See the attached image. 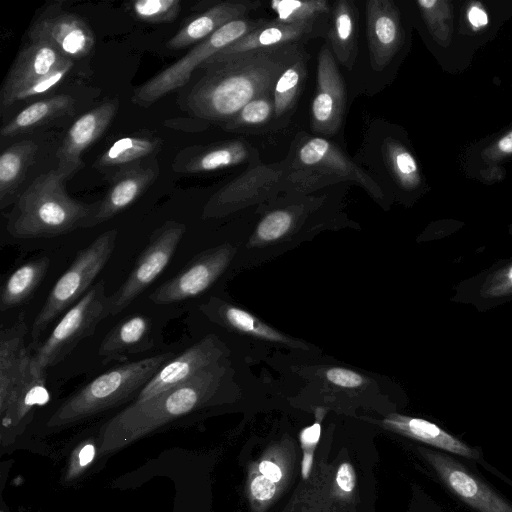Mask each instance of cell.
Listing matches in <instances>:
<instances>
[{"label":"cell","mask_w":512,"mask_h":512,"mask_svg":"<svg viewBox=\"0 0 512 512\" xmlns=\"http://www.w3.org/2000/svg\"><path fill=\"white\" fill-rule=\"evenodd\" d=\"M303 50L302 44H289L209 58L182 107L196 119L228 123L248 102L273 92L280 74Z\"/></svg>","instance_id":"1"},{"label":"cell","mask_w":512,"mask_h":512,"mask_svg":"<svg viewBox=\"0 0 512 512\" xmlns=\"http://www.w3.org/2000/svg\"><path fill=\"white\" fill-rule=\"evenodd\" d=\"M218 377L210 367L190 380L150 399L132 402L99 430L98 455L106 456L161 428L208 406L213 400Z\"/></svg>","instance_id":"2"},{"label":"cell","mask_w":512,"mask_h":512,"mask_svg":"<svg viewBox=\"0 0 512 512\" xmlns=\"http://www.w3.org/2000/svg\"><path fill=\"white\" fill-rule=\"evenodd\" d=\"M66 180L57 168L37 176L9 214L10 235L17 239L50 238L84 228L98 202L85 204L71 198Z\"/></svg>","instance_id":"3"},{"label":"cell","mask_w":512,"mask_h":512,"mask_svg":"<svg viewBox=\"0 0 512 512\" xmlns=\"http://www.w3.org/2000/svg\"><path fill=\"white\" fill-rule=\"evenodd\" d=\"M174 357L164 353L128 362L97 376L71 394L51 415L46 426L60 429L133 401L157 371Z\"/></svg>","instance_id":"4"},{"label":"cell","mask_w":512,"mask_h":512,"mask_svg":"<svg viewBox=\"0 0 512 512\" xmlns=\"http://www.w3.org/2000/svg\"><path fill=\"white\" fill-rule=\"evenodd\" d=\"M307 480H302L282 512H356L361 503L359 474L351 449L338 448L329 459L324 444Z\"/></svg>","instance_id":"5"},{"label":"cell","mask_w":512,"mask_h":512,"mask_svg":"<svg viewBox=\"0 0 512 512\" xmlns=\"http://www.w3.org/2000/svg\"><path fill=\"white\" fill-rule=\"evenodd\" d=\"M116 237L117 230H108L78 251L73 262L51 289L33 322L31 342L28 345L30 350L38 347L39 338L48 326L90 290L93 281L113 254Z\"/></svg>","instance_id":"6"},{"label":"cell","mask_w":512,"mask_h":512,"mask_svg":"<svg viewBox=\"0 0 512 512\" xmlns=\"http://www.w3.org/2000/svg\"><path fill=\"white\" fill-rule=\"evenodd\" d=\"M266 19L241 18L231 21L196 44L181 59L135 89L134 104L149 107L166 94L189 82L193 71L222 49L259 28Z\"/></svg>","instance_id":"7"},{"label":"cell","mask_w":512,"mask_h":512,"mask_svg":"<svg viewBox=\"0 0 512 512\" xmlns=\"http://www.w3.org/2000/svg\"><path fill=\"white\" fill-rule=\"evenodd\" d=\"M105 284L99 281L59 320L47 339L32 353V359L44 370L63 361L98 324L107 318Z\"/></svg>","instance_id":"8"},{"label":"cell","mask_w":512,"mask_h":512,"mask_svg":"<svg viewBox=\"0 0 512 512\" xmlns=\"http://www.w3.org/2000/svg\"><path fill=\"white\" fill-rule=\"evenodd\" d=\"M185 231V224L169 220L152 232L126 280L108 296V317L122 312L155 281L169 264Z\"/></svg>","instance_id":"9"},{"label":"cell","mask_w":512,"mask_h":512,"mask_svg":"<svg viewBox=\"0 0 512 512\" xmlns=\"http://www.w3.org/2000/svg\"><path fill=\"white\" fill-rule=\"evenodd\" d=\"M299 168H302L311 176V181L316 176L330 177L334 181H354L374 198H382L380 186L360 167L353 163L332 142L321 137L308 138L301 144L296 154ZM303 177V178H307ZM293 180L292 183L301 180Z\"/></svg>","instance_id":"10"},{"label":"cell","mask_w":512,"mask_h":512,"mask_svg":"<svg viewBox=\"0 0 512 512\" xmlns=\"http://www.w3.org/2000/svg\"><path fill=\"white\" fill-rule=\"evenodd\" d=\"M31 42H45L72 61L90 54L95 45L89 25L78 15L63 11L57 4L41 13L29 30Z\"/></svg>","instance_id":"11"},{"label":"cell","mask_w":512,"mask_h":512,"mask_svg":"<svg viewBox=\"0 0 512 512\" xmlns=\"http://www.w3.org/2000/svg\"><path fill=\"white\" fill-rule=\"evenodd\" d=\"M418 451L442 482L468 505L479 512H512L510 503L457 460L423 447H418Z\"/></svg>","instance_id":"12"},{"label":"cell","mask_w":512,"mask_h":512,"mask_svg":"<svg viewBox=\"0 0 512 512\" xmlns=\"http://www.w3.org/2000/svg\"><path fill=\"white\" fill-rule=\"evenodd\" d=\"M346 106V91L335 57L328 43L318 54L317 85L311 105V125L314 131L335 134L342 123Z\"/></svg>","instance_id":"13"},{"label":"cell","mask_w":512,"mask_h":512,"mask_svg":"<svg viewBox=\"0 0 512 512\" xmlns=\"http://www.w3.org/2000/svg\"><path fill=\"white\" fill-rule=\"evenodd\" d=\"M450 302L487 312L512 302V256L498 259L454 285Z\"/></svg>","instance_id":"14"},{"label":"cell","mask_w":512,"mask_h":512,"mask_svg":"<svg viewBox=\"0 0 512 512\" xmlns=\"http://www.w3.org/2000/svg\"><path fill=\"white\" fill-rule=\"evenodd\" d=\"M229 251L217 248L194 257L187 265L150 294L159 305L188 300L203 293L226 266Z\"/></svg>","instance_id":"15"},{"label":"cell","mask_w":512,"mask_h":512,"mask_svg":"<svg viewBox=\"0 0 512 512\" xmlns=\"http://www.w3.org/2000/svg\"><path fill=\"white\" fill-rule=\"evenodd\" d=\"M159 172V164L155 158L115 171L111 176L107 194L98 202L94 214L84 228L106 222L130 207L155 182Z\"/></svg>","instance_id":"16"},{"label":"cell","mask_w":512,"mask_h":512,"mask_svg":"<svg viewBox=\"0 0 512 512\" xmlns=\"http://www.w3.org/2000/svg\"><path fill=\"white\" fill-rule=\"evenodd\" d=\"M118 101L110 100L80 116L57 150V169L67 179L83 167L82 154L106 131L114 119Z\"/></svg>","instance_id":"17"},{"label":"cell","mask_w":512,"mask_h":512,"mask_svg":"<svg viewBox=\"0 0 512 512\" xmlns=\"http://www.w3.org/2000/svg\"><path fill=\"white\" fill-rule=\"evenodd\" d=\"M217 350L212 340L204 339L165 363L143 387L133 402L150 399L178 386L214 364Z\"/></svg>","instance_id":"18"},{"label":"cell","mask_w":512,"mask_h":512,"mask_svg":"<svg viewBox=\"0 0 512 512\" xmlns=\"http://www.w3.org/2000/svg\"><path fill=\"white\" fill-rule=\"evenodd\" d=\"M66 58L59 50L45 42H30L17 55L1 88V109L12 105L15 95L28 83L49 73Z\"/></svg>","instance_id":"19"},{"label":"cell","mask_w":512,"mask_h":512,"mask_svg":"<svg viewBox=\"0 0 512 512\" xmlns=\"http://www.w3.org/2000/svg\"><path fill=\"white\" fill-rule=\"evenodd\" d=\"M366 20L371 66L375 71H381L401 43L399 15L390 0H369L366 3Z\"/></svg>","instance_id":"20"},{"label":"cell","mask_w":512,"mask_h":512,"mask_svg":"<svg viewBox=\"0 0 512 512\" xmlns=\"http://www.w3.org/2000/svg\"><path fill=\"white\" fill-rule=\"evenodd\" d=\"M28 327L22 312L18 319L0 332V414L21 382L31 358L26 346Z\"/></svg>","instance_id":"21"},{"label":"cell","mask_w":512,"mask_h":512,"mask_svg":"<svg viewBox=\"0 0 512 512\" xmlns=\"http://www.w3.org/2000/svg\"><path fill=\"white\" fill-rule=\"evenodd\" d=\"M321 32L320 21L287 24L266 20L263 25L238 41L216 53L211 58L225 57L256 49H269L289 44H302Z\"/></svg>","instance_id":"22"},{"label":"cell","mask_w":512,"mask_h":512,"mask_svg":"<svg viewBox=\"0 0 512 512\" xmlns=\"http://www.w3.org/2000/svg\"><path fill=\"white\" fill-rule=\"evenodd\" d=\"M259 5L260 2L249 0L216 3L184 24L168 40L167 47L171 50H179L193 44H198L227 23L246 18V15L258 8Z\"/></svg>","instance_id":"23"},{"label":"cell","mask_w":512,"mask_h":512,"mask_svg":"<svg viewBox=\"0 0 512 512\" xmlns=\"http://www.w3.org/2000/svg\"><path fill=\"white\" fill-rule=\"evenodd\" d=\"M250 150L242 141H223L193 145L182 149L174 158L172 169L180 174L211 172L247 161Z\"/></svg>","instance_id":"24"},{"label":"cell","mask_w":512,"mask_h":512,"mask_svg":"<svg viewBox=\"0 0 512 512\" xmlns=\"http://www.w3.org/2000/svg\"><path fill=\"white\" fill-rule=\"evenodd\" d=\"M47 370L42 369L32 359L25 374L13 392L2 417V434L23 428L31 417L35 407L44 405L49 400L46 388Z\"/></svg>","instance_id":"25"},{"label":"cell","mask_w":512,"mask_h":512,"mask_svg":"<svg viewBox=\"0 0 512 512\" xmlns=\"http://www.w3.org/2000/svg\"><path fill=\"white\" fill-rule=\"evenodd\" d=\"M380 424L391 432L423 442L432 447L470 459L479 457L477 450L469 447L449 432L428 420L391 413L384 417Z\"/></svg>","instance_id":"26"},{"label":"cell","mask_w":512,"mask_h":512,"mask_svg":"<svg viewBox=\"0 0 512 512\" xmlns=\"http://www.w3.org/2000/svg\"><path fill=\"white\" fill-rule=\"evenodd\" d=\"M151 326L142 315H131L115 325L102 340L98 355L103 363H123L132 354L151 349Z\"/></svg>","instance_id":"27"},{"label":"cell","mask_w":512,"mask_h":512,"mask_svg":"<svg viewBox=\"0 0 512 512\" xmlns=\"http://www.w3.org/2000/svg\"><path fill=\"white\" fill-rule=\"evenodd\" d=\"M326 38L335 58L352 69L357 57L358 10L351 0H338L331 7Z\"/></svg>","instance_id":"28"},{"label":"cell","mask_w":512,"mask_h":512,"mask_svg":"<svg viewBox=\"0 0 512 512\" xmlns=\"http://www.w3.org/2000/svg\"><path fill=\"white\" fill-rule=\"evenodd\" d=\"M49 266L50 259L41 256L16 268L1 288L0 310L4 312L27 302L44 279Z\"/></svg>","instance_id":"29"},{"label":"cell","mask_w":512,"mask_h":512,"mask_svg":"<svg viewBox=\"0 0 512 512\" xmlns=\"http://www.w3.org/2000/svg\"><path fill=\"white\" fill-rule=\"evenodd\" d=\"M162 147V139L150 133H136L115 141L97 159L100 169L115 171L152 158Z\"/></svg>","instance_id":"30"},{"label":"cell","mask_w":512,"mask_h":512,"mask_svg":"<svg viewBox=\"0 0 512 512\" xmlns=\"http://www.w3.org/2000/svg\"><path fill=\"white\" fill-rule=\"evenodd\" d=\"M75 101L67 94L52 96L34 102L21 110L2 126V137H13L32 130L51 119L60 117L74 110Z\"/></svg>","instance_id":"31"},{"label":"cell","mask_w":512,"mask_h":512,"mask_svg":"<svg viewBox=\"0 0 512 512\" xmlns=\"http://www.w3.org/2000/svg\"><path fill=\"white\" fill-rule=\"evenodd\" d=\"M38 146L31 140L17 142L0 156V207L4 209L32 164Z\"/></svg>","instance_id":"32"},{"label":"cell","mask_w":512,"mask_h":512,"mask_svg":"<svg viewBox=\"0 0 512 512\" xmlns=\"http://www.w3.org/2000/svg\"><path fill=\"white\" fill-rule=\"evenodd\" d=\"M309 55L303 50L280 74L273 89L274 118L279 119L295 105L307 76Z\"/></svg>","instance_id":"33"},{"label":"cell","mask_w":512,"mask_h":512,"mask_svg":"<svg viewBox=\"0 0 512 512\" xmlns=\"http://www.w3.org/2000/svg\"><path fill=\"white\" fill-rule=\"evenodd\" d=\"M295 458L294 444L275 443L267 447L249 466L284 490L291 482Z\"/></svg>","instance_id":"34"},{"label":"cell","mask_w":512,"mask_h":512,"mask_svg":"<svg viewBox=\"0 0 512 512\" xmlns=\"http://www.w3.org/2000/svg\"><path fill=\"white\" fill-rule=\"evenodd\" d=\"M270 9L274 20L287 24L320 21L331 11L327 0H273Z\"/></svg>","instance_id":"35"},{"label":"cell","mask_w":512,"mask_h":512,"mask_svg":"<svg viewBox=\"0 0 512 512\" xmlns=\"http://www.w3.org/2000/svg\"><path fill=\"white\" fill-rule=\"evenodd\" d=\"M384 155L391 172L403 187L413 188L418 184L416 160L401 144L387 140L384 144Z\"/></svg>","instance_id":"36"},{"label":"cell","mask_w":512,"mask_h":512,"mask_svg":"<svg viewBox=\"0 0 512 512\" xmlns=\"http://www.w3.org/2000/svg\"><path fill=\"white\" fill-rule=\"evenodd\" d=\"M283 489L275 482L248 467L246 495L251 512H266L281 496Z\"/></svg>","instance_id":"37"},{"label":"cell","mask_w":512,"mask_h":512,"mask_svg":"<svg viewBox=\"0 0 512 512\" xmlns=\"http://www.w3.org/2000/svg\"><path fill=\"white\" fill-rule=\"evenodd\" d=\"M216 315L226 324L239 331L251 333L272 341L287 342L282 335L240 308L231 305L217 306Z\"/></svg>","instance_id":"38"},{"label":"cell","mask_w":512,"mask_h":512,"mask_svg":"<svg viewBox=\"0 0 512 512\" xmlns=\"http://www.w3.org/2000/svg\"><path fill=\"white\" fill-rule=\"evenodd\" d=\"M274 116L273 92L260 95L248 102L225 127L229 129L258 126L268 122Z\"/></svg>","instance_id":"39"},{"label":"cell","mask_w":512,"mask_h":512,"mask_svg":"<svg viewBox=\"0 0 512 512\" xmlns=\"http://www.w3.org/2000/svg\"><path fill=\"white\" fill-rule=\"evenodd\" d=\"M129 10L139 20L148 23H168L177 18L180 0H138L129 4Z\"/></svg>","instance_id":"40"},{"label":"cell","mask_w":512,"mask_h":512,"mask_svg":"<svg viewBox=\"0 0 512 512\" xmlns=\"http://www.w3.org/2000/svg\"><path fill=\"white\" fill-rule=\"evenodd\" d=\"M324 414V410L317 409L315 422L305 427L299 435L302 456L300 461V475L303 481L310 477L313 469L316 449H318L321 438V423Z\"/></svg>","instance_id":"41"},{"label":"cell","mask_w":512,"mask_h":512,"mask_svg":"<svg viewBox=\"0 0 512 512\" xmlns=\"http://www.w3.org/2000/svg\"><path fill=\"white\" fill-rule=\"evenodd\" d=\"M72 67L73 61L66 59L49 73L28 83L15 95L12 105L18 101L26 100L50 91L62 81Z\"/></svg>","instance_id":"42"},{"label":"cell","mask_w":512,"mask_h":512,"mask_svg":"<svg viewBox=\"0 0 512 512\" xmlns=\"http://www.w3.org/2000/svg\"><path fill=\"white\" fill-rule=\"evenodd\" d=\"M95 444L97 441L87 439L72 451L64 477L66 481H74L87 471L98 454V447Z\"/></svg>","instance_id":"43"},{"label":"cell","mask_w":512,"mask_h":512,"mask_svg":"<svg viewBox=\"0 0 512 512\" xmlns=\"http://www.w3.org/2000/svg\"><path fill=\"white\" fill-rule=\"evenodd\" d=\"M293 224V216L286 210H276L259 223L256 235L262 241H274L284 236Z\"/></svg>","instance_id":"44"},{"label":"cell","mask_w":512,"mask_h":512,"mask_svg":"<svg viewBox=\"0 0 512 512\" xmlns=\"http://www.w3.org/2000/svg\"><path fill=\"white\" fill-rule=\"evenodd\" d=\"M329 382L344 388H356L363 384L364 379L358 373L345 368H331L326 371Z\"/></svg>","instance_id":"45"},{"label":"cell","mask_w":512,"mask_h":512,"mask_svg":"<svg viewBox=\"0 0 512 512\" xmlns=\"http://www.w3.org/2000/svg\"><path fill=\"white\" fill-rule=\"evenodd\" d=\"M468 19L474 27H483L488 23V16L485 11L479 7H471L468 12Z\"/></svg>","instance_id":"46"},{"label":"cell","mask_w":512,"mask_h":512,"mask_svg":"<svg viewBox=\"0 0 512 512\" xmlns=\"http://www.w3.org/2000/svg\"><path fill=\"white\" fill-rule=\"evenodd\" d=\"M497 147L504 154L512 153V131L507 133L498 141Z\"/></svg>","instance_id":"47"},{"label":"cell","mask_w":512,"mask_h":512,"mask_svg":"<svg viewBox=\"0 0 512 512\" xmlns=\"http://www.w3.org/2000/svg\"><path fill=\"white\" fill-rule=\"evenodd\" d=\"M509 233L512 235V224L509 227Z\"/></svg>","instance_id":"48"},{"label":"cell","mask_w":512,"mask_h":512,"mask_svg":"<svg viewBox=\"0 0 512 512\" xmlns=\"http://www.w3.org/2000/svg\"><path fill=\"white\" fill-rule=\"evenodd\" d=\"M0 512H5L3 509Z\"/></svg>","instance_id":"49"}]
</instances>
